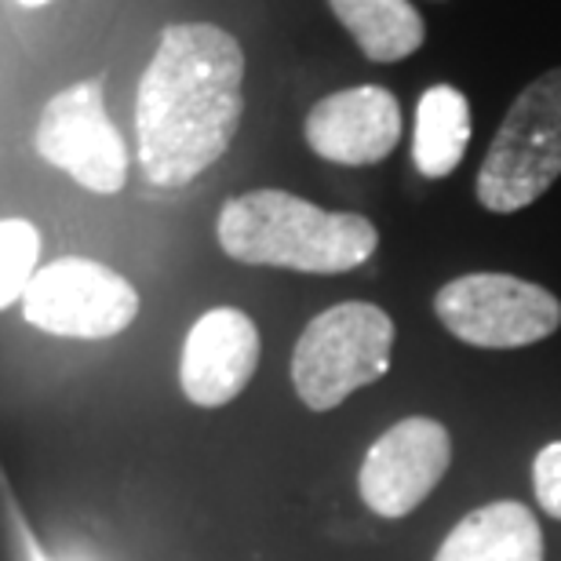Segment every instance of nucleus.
Listing matches in <instances>:
<instances>
[{"label":"nucleus","mask_w":561,"mask_h":561,"mask_svg":"<svg viewBox=\"0 0 561 561\" xmlns=\"http://www.w3.org/2000/svg\"><path fill=\"white\" fill-rule=\"evenodd\" d=\"M533 489L540 507L561 522V442L540 448V456L533 463Z\"/></svg>","instance_id":"15"},{"label":"nucleus","mask_w":561,"mask_h":561,"mask_svg":"<svg viewBox=\"0 0 561 561\" xmlns=\"http://www.w3.org/2000/svg\"><path fill=\"white\" fill-rule=\"evenodd\" d=\"M453 463V437L431 416L394 423L368 448L357 489L379 518H405L437 489Z\"/></svg>","instance_id":"8"},{"label":"nucleus","mask_w":561,"mask_h":561,"mask_svg":"<svg viewBox=\"0 0 561 561\" xmlns=\"http://www.w3.org/2000/svg\"><path fill=\"white\" fill-rule=\"evenodd\" d=\"M37 561H44V558H37Z\"/></svg>","instance_id":"17"},{"label":"nucleus","mask_w":561,"mask_h":561,"mask_svg":"<svg viewBox=\"0 0 561 561\" xmlns=\"http://www.w3.org/2000/svg\"><path fill=\"white\" fill-rule=\"evenodd\" d=\"M22 8H41V4H48V0H19Z\"/></svg>","instance_id":"16"},{"label":"nucleus","mask_w":561,"mask_h":561,"mask_svg":"<svg viewBox=\"0 0 561 561\" xmlns=\"http://www.w3.org/2000/svg\"><path fill=\"white\" fill-rule=\"evenodd\" d=\"M434 561H543L540 522L518 500L485 503L445 536Z\"/></svg>","instance_id":"11"},{"label":"nucleus","mask_w":561,"mask_h":561,"mask_svg":"<svg viewBox=\"0 0 561 561\" xmlns=\"http://www.w3.org/2000/svg\"><path fill=\"white\" fill-rule=\"evenodd\" d=\"M561 175V66L536 77L514 99L478 172V201L514 216L540 201Z\"/></svg>","instance_id":"4"},{"label":"nucleus","mask_w":561,"mask_h":561,"mask_svg":"<svg viewBox=\"0 0 561 561\" xmlns=\"http://www.w3.org/2000/svg\"><path fill=\"white\" fill-rule=\"evenodd\" d=\"M394 321L376 302H335L302 329L291 351V387L313 412L343 405L390 373Z\"/></svg>","instance_id":"3"},{"label":"nucleus","mask_w":561,"mask_h":561,"mask_svg":"<svg viewBox=\"0 0 561 561\" xmlns=\"http://www.w3.org/2000/svg\"><path fill=\"white\" fill-rule=\"evenodd\" d=\"M22 313L33 329L66 340H110L125 332L139 313L136 285L110 271L106 263L81 260H55L33 274Z\"/></svg>","instance_id":"6"},{"label":"nucleus","mask_w":561,"mask_h":561,"mask_svg":"<svg viewBox=\"0 0 561 561\" xmlns=\"http://www.w3.org/2000/svg\"><path fill=\"white\" fill-rule=\"evenodd\" d=\"M244 51L211 22L161 33L136 95L139 164L153 186L194 183L230 150L244 114Z\"/></svg>","instance_id":"1"},{"label":"nucleus","mask_w":561,"mask_h":561,"mask_svg":"<svg viewBox=\"0 0 561 561\" xmlns=\"http://www.w3.org/2000/svg\"><path fill=\"white\" fill-rule=\"evenodd\" d=\"M470 142V103L453 84L426 88L416 106V136H412V164L426 179L453 175Z\"/></svg>","instance_id":"13"},{"label":"nucleus","mask_w":561,"mask_h":561,"mask_svg":"<svg viewBox=\"0 0 561 561\" xmlns=\"http://www.w3.org/2000/svg\"><path fill=\"white\" fill-rule=\"evenodd\" d=\"M434 313L456 340L485 351L533 346L561 329V299L514 274H463L434 296Z\"/></svg>","instance_id":"5"},{"label":"nucleus","mask_w":561,"mask_h":561,"mask_svg":"<svg viewBox=\"0 0 561 561\" xmlns=\"http://www.w3.org/2000/svg\"><path fill=\"white\" fill-rule=\"evenodd\" d=\"M260 365V329L238 307L201 313L179 357V387L201 409L230 405Z\"/></svg>","instance_id":"9"},{"label":"nucleus","mask_w":561,"mask_h":561,"mask_svg":"<svg viewBox=\"0 0 561 561\" xmlns=\"http://www.w3.org/2000/svg\"><path fill=\"white\" fill-rule=\"evenodd\" d=\"M33 146L92 194H117L128 179V150L103 103V81H81L41 110Z\"/></svg>","instance_id":"7"},{"label":"nucleus","mask_w":561,"mask_h":561,"mask_svg":"<svg viewBox=\"0 0 561 561\" xmlns=\"http://www.w3.org/2000/svg\"><path fill=\"white\" fill-rule=\"evenodd\" d=\"M41 255V233L26 219H0V310L26 296Z\"/></svg>","instance_id":"14"},{"label":"nucleus","mask_w":561,"mask_h":561,"mask_svg":"<svg viewBox=\"0 0 561 561\" xmlns=\"http://www.w3.org/2000/svg\"><path fill=\"white\" fill-rule=\"evenodd\" d=\"M219 249L238 263L299 274H346L379 249V230L357 211H329L285 190L230 197L216 222Z\"/></svg>","instance_id":"2"},{"label":"nucleus","mask_w":561,"mask_h":561,"mask_svg":"<svg viewBox=\"0 0 561 561\" xmlns=\"http://www.w3.org/2000/svg\"><path fill=\"white\" fill-rule=\"evenodd\" d=\"M302 136L313 153L332 164H379L401 139V106L383 84L343 88L310 110Z\"/></svg>","instance_id":"10"},{"label":"nucleus","mask_w":561,"mask_h":561,"mask_svg":"<svg viewBox=\"0 0 561 561\" xmlns=\"http://www.w3.org/2000/svg\"><path fill=\"white\" fill-rule=\"evenodd\" d=\"M329 8L373 62H401L426 41V22L412 0H329Z\"/></svg>","instance_id":"12"}]
</instances>
